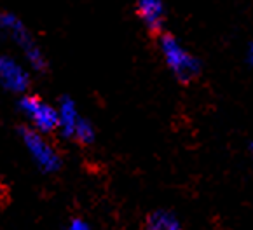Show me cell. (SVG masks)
Masks as SVG:
<instances>
[{"instance_id":"2","label":"cell","mask_w":253,"mask_h":230,"mask_svg":"<svg viewBox=\"0 0 253 230\" xmlns=\"http://www.w3.org/2000/svg\"><path fill=\"white\" fill-rule=\"evenodd\" d=\"M157 49L163 58L164 65L171 75L182 84L196 80L203 72V63L198 56L190 52L183 45V42L173 34H159L157 37Z\"/></svg>"},{"instance_id":"11","label":"cell","mask_w":253,"mask_h":230,"mask_svg":"<svg viewBox=\"0 0 253 230\" xmlns=\"http://www.w3.org/2000/svg\"><path fill=\"white\" fill-rule=\"evenodd\" d=\"M252 56H253V44H250L248 42V51H246V61H248V65H252Z\"/></svg>"},{"instance_id":"9","label":"cell","mask_w":253,"mask_h":230,"mask_svg":"<svg viewBox=\"0 0 253 230\" xmlns=\"http://www.w3.org/2000/svg\"><path fill=\"white\" fill-rule=\"evenodd\" d=\"M72 140H75L82 147L93 145L96 141V127H94V124L86 117H81V120H79L74 129V134H72Z\"/></svg>"},{"instance_id":"1","label":"cell","mask_w":253,"mask_h":230,"mask_svg":"<svg viewBox=\"0 0 253 230\" xmlns=\"http://www.w3.org/2000/svg\"><path fill=\"white\" fill-rule=\"evenodd\" d=\"M4 40H9L16 45V49L25 58L28 70L37 72V74L47 72L49 61L44 49L35 40L28 26L21 21V18L9 11H0V42Z\"/></svg>"},{"instance_id":"7","label":"cell","mask_w":253,"mask_h":230,"mask_svg":"<svg viewBox=\"0 0 253 230\" xmlns=\"http://www.w3.org/2000/svg\"><path fill=\"white\" fill-rule=\"evenodd\" d=\"M56 110H58V133L63 138L72 140L75 126H77V122L82 117L77 103H75L74 98L63 96L60 100V103L56 105Z\"/></svg>"},{"instance_id":"5","label":"cell","mask_w":253,"mask_h":230,"mask_svg":"<svg viewBox=\"0 0 253 230\" xmlns=\"http://www.w3.org/2000/svg\"><path fill=\"white\" fill-rule=\"evenodd\" d=\"M0 85L2 89L16 96L26 94L32 85L28 67L9 54H0Z\"/></svg>"},{"instance_id":"3","label":"cell","mask_w":253,"mask_h":230,"mask_svg":"<svg viewBox=\"0 0 253 230\" xmlns=\"http://www.w3.org/2000/svg\"><path fill=\"white\" fill-rule=\"evenodd\" d=\"M19 138L39 171H42L44 175H52L61 169L63 166L61 153L47 140V136L30 129L28 126H23L19 127Z\"/></svg>"},{"instance_id":"10","label":"cell","mask_w":253,"mask_h":230,"mask_svg":"<svg viewBox=\"0 0 253 230\" xmlns=\"http://www.w3.org/2000/svg\"><path fill=\"white\" fill-rule=\"evenodd\" d=\"M65 230H93V229H91V225L84 218L75 216V218H72L70 222L67 223V229Z\"/></svg>"},{"instance_id":"8","label":"cell","mask_w":253,"mask_h":230,"mask_svg":"<svg viewBox=\"0 0 253 230\" xmlns=\"http://www.w3.org/2000/svg\"><path fill=\"white\" fill-rule=\"evenodd\" d=\"M145 230H183L182 222L166 209H156L145 218Z\"/></svg>"},{"instance_id":"6","label":"cell","mask_w":253,"mask_h":230,"mask_svg":"<svg viewBox=\"0 0 253 230\" xmlns=\"http://www.w3.org/2000/svg\"><path fill=\"white\" fill-rule=\"evenodd\" d=\"M134 12L150 34H163L164 23H166L164 0H136Z\"/></svg>"},{"instance_id":"4","label":"cell","mask_w":253,"mask_h":230,"mask_svg":"<svg viewBox=\"0 0 253 230\" xmlns=\"http://www.w3.org/2000/svg\"><path fill=\"white\" fill-rule=\"evenodd\" d=\"M18 110L28 120L30 129L37 131V133L44 134V136L58 131V110H56V105H51L44 98L30 93L23 94L18 100Z\"/></svg>"}]
</instances>
